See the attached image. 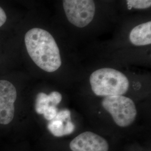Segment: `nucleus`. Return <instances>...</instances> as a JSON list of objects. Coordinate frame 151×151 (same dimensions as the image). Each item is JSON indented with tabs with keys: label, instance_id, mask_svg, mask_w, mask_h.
<instances>
[{
	"label": "nucleus",
	"instance_id": "nucleus-6",
	"mask_svg": "<svg viewBox=\"0 0 151 151\" xmlns=\"http://www.w3.org/2000/svg\"><path fill=\"white\" fill-rule=\"evenodd\" d=\"M72 151H108V142L103 137L91 132H85L70 142Z\"/></svg>",
	"mask_w": 151,
	"mask_h": 151
},
{
	"label": "nucleus",
	"instance_id": "nucleus-11",
	"mask_svg": "<svg viewBox=\"0 0 151 151\" xmlns=\"http://www.w3.org/2000/svg\"><path fill=\"white\" fill-rule=\"evenodd\" d=\"M54 118L66 122L69 120H71L70 111L67 109L61 110L58 112L56 116Z\"/></svg>",
	"mask_w": 151,
	"mask_h": 151
},
{
	"label": "nucleus",
	"instance_id": "nucleus-1",
	"mask_svg": "<svg viewBox=\"0 0 151 151\" xmlns=\"http://www.w3.org/2000/svg\"><path fill=\"white\" fill-rule=\"evenodd\" d=\"M62 29L76 34L106 32L121 17L100 0H59Z\"/></svg>",
	"mask_w": 151,
	"mask_h": 151
},
{
	"label": "nucleus",
	"instance_id": "nucleus-7",
	"mask_svg": "<svg viewBox=\"0 0 151 151\" xmlns=\"http://www.w3.org/2000/svg\"><path fill=\"white\" fill-rule=\"evenodd\" d=\"M151 0H118V11L123 16L151 14Z\"/></svg>",
	"mask_w": 151,
	"mask_h": 151
},
{
	"label": "nucleus",
	"instance_id": "nucleus-9",
	"mask_svg": "<svg viewBox=\"0 0 151 151\" xmlns=\"http://www.w3.org/2000/svg\"><path fill=\"white\" fill-rule=\"evenodd\" d=\"M66 122L54 118L53 120H50L47 128L49 131L54 136L56 137H61L65 136V124Z\"/></svg>",
	"mask_w": 151,
	"mask_h": 151
},
{
	"label": "nucleus",
	"instance_id": "nucleus-12",
	"mask_svg": "<svg viewBox=\"0 0 151 151\" xmlns=\"http://www.w3.org/2000/svg\"><path fill=\"white\" fill-rule=\"evenodd\" d=\"M49 95L51 99L52 104L55 106L58 105L62 100V96L59 92H52L50 94H49Z\"/></svg>",
	"mask_w": 151,
	"mask_h": 151
},
{
	"label": "nucleus",
	"instance_id": "nucleus-8",
	"mask_svg": "<svg viewBox=\"0 0 151 151\" xmlns=\"http://www.w3.org/2000/svg\"><path fill=\"white\" fill-rule=\"evenodd\" d=\"M51 105H53L49 95L44 92L38 93L35 100V111L38 114H43L45 110Z\"/></svg>",
	"mask_w": 151,
	"mask_h": 151
},
{
	"label": "nucleus",
	"instance_id": "nucleus-3",
	"mask_svg": "<svg viewBox=\"0 0 151 151\" xmlns=\"http://www.w3.org/2000/svg\"><path fill=\"white\" fill-rule=\"evenodd\" d=\"M92 90L99 96L122 95L129 86L127 77L113 68L104 67L93 71L90 77Z\"/></svg>",
	"mask_w": 151,
	"mask_h": 151
},
{
	"label": "nucleus",
	"instance_id": "nucleus-14",
	"mask_svg": "<svg viewBox=\"0 0 151 151\" xmlns=\"http://www.w3.org/2000/svg\"><path fill=\"white\" fill-rule=\"evenodd\" d=\"M106 5L111 7L115 11H118V0H100ZM119 14V13H118Z\"/></svg>",
	"mask_w": 151,
	"mask_h": 151
},
{
	"label": "nucleus",
	"instance_id": "nucleus-2",
	"mask_svg": "<svg viewBox=\"0 0 151 151\" xmlns=\"http://www.w3.org/2000/svg\"><path fill=\"white\" fill-rule=\"evenodd\" d=\"M27 53L34 63L47 72H54L62 65L60 47L49 31L34 27L24 37Z\"/></svg>",
	"mask_w": 151,
	"mask_h": 151
},
{
	"label": "nucleus",
	"instance_id": "nucleus-13",
	"mask_svg": "<svg viewBox=\"0 0 151 151\" xmlns=\"http://www.w3.org/2000/svg\"><path fill=\"white\" fill-rule=\"evenodd\" d=\"M75 126L71 122V120H68L65 124L64 134L65 135H70L73 132V131L75 130Z\"/></svg>",
	"mask_w": 151,
	"mask_h": 151
},
{
	"label": "nucleus",
	"instance_id": "nucleus-5",
	"mask_svg": "<svg viewBox=\"0 0 151 151\" xmlns=\"http://www.w3.org/2000/svg\"><path fill=\"white\" fill-rule=\"evenodd\" d=\"M17 97L15 86L9 81L0 80V124H9L14 116Z\"/></svg>",
	"mask_w": 151,
	"mask_h": 151
},
{
	"label": "nucleus",
	"instance_id": "nucleus-10",
	"mask_svg": "<svg viewBox=\"0 0 151 151\" xmlns=\"http://www.w3.org/2000/svg\"><path fill=\"white\" fill-rule=\"evenodd\" d=\"M58 112V109L56 108V106L51 105L45 110L43 115L45 119L50 121L54 119L56 116Z\"/></svg>",
	"mask_w": 151,
	"mask_h": 151
},
{
	"label": "nucleus",
	"instance_id": "nucleus-4",
	"mask_svg": "<svg viewBox=\"0 0 151 151\" xmlns=\"http://www.w3.org/2000/svg\"><path fill=\"white\" fill-rule=\"evenodd\" d=\"M102 105L120 127H128L135 120L137 116L135 104L129 97L123 95L106 96L103 99Z\"/></svg>",
	"mask_w": 151,
	"mask_h": 151
},
{
	"label": "nucleus",
	"instance_id": "nucleus-15",
	"mask_svg": "<svg viewBox=\"0 0 151 151\" xmlns=\"http://www.w3.org/2000/svg\"><path fill=\"white\" fill-rule=\"evenodd\" d=\"M7 20V16L5 12L3 10L2 8L0 7V27H1L5 23Z\"/></svg>",
	"mask_w": 151,
	"mask_h": 151
}]
</instances>
